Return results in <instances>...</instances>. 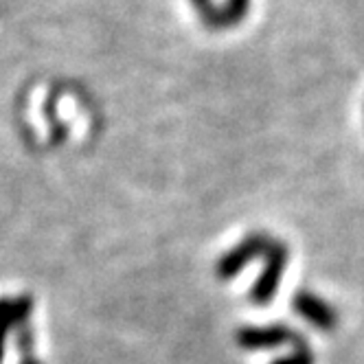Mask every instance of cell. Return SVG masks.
<instances>
[{
    "instance_id": "1",
    "label": "cell",
    "mask_w": 364,
    "mask_h": 364,
    "mask_svg": "<svg viewBox=\"0 0 364 364\" xmlns=\"http://www.w3.org/2000/svg\"><path fill=\"white\" fill-rule=\"evenodd\" d=\"M264 259V268L259 272L257 281L252 283V290L248 294L250 303L255 305H268L279 290V283L283 279L285 266H288V248H285L281 242H274L268 246Z\"/></svg>"
},
{
    "instance_id": "2",
    "label": "cell",
    "mask_w": 364,
    "mask_h": 364,
    "mask_svg": "<svg viewBox=\"0 0 364 364\" xmlns=\"http://www.w3.org/2000/svg\"><path fill=\"white\" fill-rule=\"evenodd\" d=\"M272 244V240L266 235V232H250L246 235L235 248L226 250L215 264V274L222 281H230L235 279L248 264H252L255 259L264 257L268 246Z\"/></svg>"
},
{
    "instance_id": "3",
    "label": "cell",
    "mask_w": 364,
    "mask_h": 364,
    "mask_svg": "<svg viewBox=\"0 0 364 364\" xmlns=\"http://www.w3.org/2000/svg\"><path fill=\"white\" fill-rule=\"evenodd\" d=\"M235 338H237V345L244 351H270V349L294 343L296 333L281 323H272V325H264V327L246 325V327L237 329Z\"/></svg>"
},
{
    "instance_id": "4",
    "label": "cell",
    "mask_w": 364,
    "mask_h": 364,
    "mask_svg": "<svg viewBox=\"0 0 364 364\" xmlns=\"http://www.w3.org/2000/svg\"><path fill=\"white\" fill-rule=\"evenodd\" d=\"M33 301L29 296L18 299H0V362L5 355V343L14 329L29 323Z\"/></svg>"
},
{
    "instance_id": "5",
    "label": "cell",
    "mask_w": 364,
    "mask_h": 364,
    "mask_svg": "<svg viewBox=\"0 0 364 364\" xmlns=\"http://www.w3.org/2000/svg\"><path fill=\"white\" fill-rule=\"evenodd\" d=\"M292 307L294 311L305 318L307 323H311L318 329H329L333 325V311L329 309L327 303H323L318 296L309 294V292H299L294 299H292Z\"/></svg>"
},
{
    "instance_id": "6",
    "label": "cell",
    "mask_w": 364,
    "mask_h": 364,
    "mask_svg": "<svg viewBox=\"0 0 364 364\" xmlns=\"http://www.w3.org/2000/svg\"><path fill=\"white\" fill-rule=\"evenodd\" d=\"M272 364H314V360H311V353L305 347H299L296 351L274 360Z\"/></svg>"
}]
</instances>
